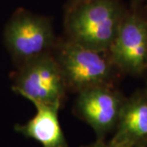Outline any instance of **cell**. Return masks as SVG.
Here are the masks:
<instances>
[{
	"instance_id": "2",
	"label": "cell",
	"mask_w": 147,
	"mask_h": 147,
	"mask_svg": "<svg viewBox=\"0 0 147 147\" xmlns=\"http://www.w3.org/2000/svg\"><path fill=\"white\" fill-rule=\"evenodd\" d=\"M52 54L67 89L76 93L99 86H114L119 72L108 53L95 51L67 38L57 39Z\"/></svg>"
},
{
	"instance_id": "8",
	"label": "cell",
	"mask_w": 147,
	"mask_h": 147,
	"mask_svg": "<svg viewBox=\"0 0 147 147\" xmlns=\"http://www.w3.org/2000/svg\"><path fill=\"white\" fill-rule=\"evenodd\" d=\"M36 114L24 124L17 123L15 131L38 142L42 147H69L59 122L61 107L35 104Z\"/></svg>"
},
{
	"instance_id": "10",
	"label": "cell",
	"mask_w": 147,
	"mask_h": 147,
	"mask_svg": "<svg viewBox=\"0 0 147 147\" xmlns=\"http://www.w3.org/2000/svg\"><path fill=\"white\" fill-rule=\"evenodd\" d=\"M87 1H89V0H68L67 5H66V9L71 8L73 7H75V6L79 5L80 3L87 2Z\"/></svg>"
},
{
	"instance_id": "12",
	"label": "cell",
	"mask_w": 147,
	"mask_h": 147,
	"mask_svg": "<svg viewBox=\"0 0 147 147\" xmlns=\"http://www.w3.org/2000/svg\"><path fill=\"white\" fill-rule=\"evenodd\" d=\"M144 147H147V146H144Z\"/></svg>"
},
{
	"instance_id": "3",
	"label": "cell",
	"mask_w": 147,
	"mask_h": 147,
	"mask_svg": "<svg viewBox=\"0 0 147 147\" xmlns=\"http://www.w3.org/2000/svg\"><path fill=\"white\" fill-rule=\"evenodd\" d=\"M57 41L51 21L24 8L13 12L3 30V42L16 67L52 53Z\"/></svg>"
},
{
	"instance_id": "7",
	"label": "cell",
	"mask_w": 147,
	"mask_h": 147,
	"mask_svg": "<svg viewBox=\"0 0 147 147\" xmlns=\"http://www.w3.org/2000/svg\"><path fill=\"white\" fill-rule=\"evenodd\" d=\"M113 147L147 146V90H137L126 97L110 141Z\"/></svg>"
},
{
	"instance_id": "6",
	"label": "cell",
	"mask_w": 147,
	"mask_h": 147,
	"mask_svg": "<svg viewBox=\"0 0 147 147\" xmlns=\"http://www.w3.org/2000/svg\"><path fill=\"white\" fill-rule=\"evenodd\" d=\"M74 113L95 131L97 139L115 129L126 97L114 86H99L77 93Z\"/></svg>"
},
{
	"instance_id": "9",
	"label": "cell",
	"mask_w": 147,
	"mask_h": 147,
	"mask_svg": "<svg viewBox=\"0 0 147 147\" xmlns=\"http://www.w3.org/2000/svg\"><path fill=\"white\" fill-rule=\"evenodd\" d=\"M84 147H113L110 145V142H106L105 139H96V141L92 144Z\"/></svg>"
},
{
	"instance_id": "1",
	"label": "cell",
	"mask_w": 147,
	"mask_h": 147,
	"mask_svg": "<svg viewBox=\"0 0 147 147\" xmlns=\"http://www.w3.org/2000/svg\"><path fill=\"white\" fill-rule=\"evenodd\" d=\"M126 11L119 0H89L68 8L65 17L67 39L108 53Z\"/></svg>"
},
{
	"instance_id": "13",
	"label": "cell",
	"mask_w": 147,
	"mask_h": 147,
	"mask_svg": "<svg viewBox=\"0 0 147 147\" xmlns=\"http://www.w3.org/2000/svg\"><path fill=\"white\" fill-rule=\"evenodd\" d=\"M146 90H147V88H146Z\"/></svg>"
},
{
	"instance_id": "4",
	"label": "cell",
	"mask_w": 147,
	"mask_h": 147,
	"mask_svg": "<svg viewBox=\"0 0 147 147\" xmlns=\"http://www.w3.org/2000/svg\"><path fill=\"white\" fill-rule=\"evenodd\" d=\"M11 89L34 105L61 107L68 91L63 75L52 53L17 66L11 75Z\"/></svg>"
},
{
	"instance_id": "11",
	"label": "cell",
	"mask_w": 147,
	"mask_h": 147,
	"mask_svg": "<svg viewBox=\"0 0 147 147\" xmlns=\"http://www.w3.org/2000/svg\"><path fill=\"white\" fill-rule=\"evenodd\" d=\"M137 1H142V0H137Z\"/></svg>"
},
{
	"instance_id": "5",
	"label": "cell",
	"mask_w": 147,
	"mask_h": 147,
	"mask_svg": "<svg viewBox=\"0 0 147 147\" xmlns=\"http://www.w3.org/2000/svg\"><path fill=\"white\" fill-rule=\"evenodd\" d=\"M108 54L121 73L141 76L147 72L146 18L127 11Z\"/></svg>"
}]
</instances>
